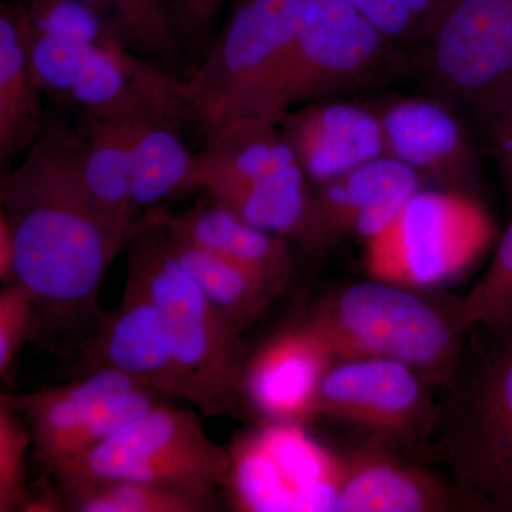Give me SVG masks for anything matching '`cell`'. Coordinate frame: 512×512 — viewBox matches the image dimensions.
<instances>
[{
  "instance_id": "cell-1",
  "label": "cell",
  "mask_w": 512,
  "mask_h": 512,
  "mask_svg": "<svg viewBox=\"0 0 512 512\" xmlns=\"http://www.w3.org/2000/svg\"><path fill=\"white\" fill-rule=\"evenodd\" d=\"M82 161V136L63 121H47L0 183V212L15 241L16 282L36 299L49 332L96 323L104 274L128 241L94 204Z\"/></svg>"
},
{
  "instance_id": "cell-2",
  "label": "cell",
  "mask_w": 512,
  "mask_h": 512,
  "mask_svg": "<svg viewBox=\"0 0 512 512\" xmlns=\"http://www.w3.org/2000/svg\"><path fill=\"white\" fill-rule=\"evenodd\" d=\"M419 458L450 473L471 511L512 512V326L468 329Z\"/></svg>"
},
{
  "instance_id": "cell-3",
  "label": "cell",
  "mask_w": 512,
  "mask_h": 512,
  "mask_svg": "<svg viewBox=\"0 0 512 512\" xmlns=\"http://www.w3.org/2000/svg\"><path fill=\"white\" fill-rule=\"evenodd\" d=\"M316 0H237L220 35L187 80L171 89L205 134L241 119L279 124L299 43Z\"/></svg>"
},
{
  "instance_id": "cell-4",
  "label": "cell",
  "mask_w": 512,
  "mask_h": 512,
  "mask_svg": "<svg viewBox=\"0 0 512 512\" xmlns=\"http://www.w3.org/2000/svg\"><path fill=\"white\" fill-rule=\"evenodd\" d=\"M456 305L431 299L421 289L372 278L323 296L303 322L335 360H399L441 389L466 349L468 330L458 322Z\"/></svg>"
},
{
  "instance_id": "cell-5",
  "label": "cell",
  "mask_w": 512,
  "mask_h": 512,
  "mask_svg": "<svg viewBox=\"0 0 512 512\" xmlns=\"http://www.w3.org/2000/svg\"><path fill=\"white\" fill-rule=\"evenodd\" d=\"M128 241L127 278L156 306L175 355L207 396L210 416H238L245 403L242 379L248 360L241 330L178 264L153 215Z\"/></svg>"
},
{
  "instance_id": "cell-6",
  "label": "cell",
  "mask_w": 512,
  "mask_h": 512,
  "mask_svg": "<svg viewBox=\"0 0 512 512\" xmlns=\"http://www.w3.org/2000/svg\"><path fill=\"white\" fill-rule=\"evenodd\" d=\"M431 86L493 124L512 104V0H443L414 36Z\"/></svg>"
},
{
  "instance_id": "cell-7",
  "label": "cell",
  "mask_w": 512,
  "mask_h": 512,
  "mask_svg": "<svg viewBox=\"0 0 512 512\" xmlns=\"http://www.w3.org/2000/svg\"><path fill=\"white\" fill-rule=\"evenodd\" d=\"M494 238L493 218L476 195L421 188L366 241L365 265L373 279L423 291L466 271Z\"/></svg>"
},
{
  "instance_id": "cell-8",
  "label": "cell",
  "mask_w": 512,
  "mask_h": 512,
  "mask_svg": "<svg viewBox=\"0 0 512 512\" xmlns=\"http://www.w3.org/2000/svg\"><path fill=\"white\" fill-rule=\"evenodd\" d=\"M228 473V450L208 437L200 417L164 403L131 420L55 477L62 487L137 480L217 493Z\"/></svg>"
},
{
  "instance_id": "cell-9",
  "label": "cell",
  "mask_w": 512,
  "mask_h": 512,
  "mask_svg": "<svg viewBox=\"0 0 512 512\" xmlns=\"http://www.w3.org/2000/svg\"><path fill=\"white\" fill-rule=\"evenodd\" d=\"M28 423L35 456L52 476L170 397L111 369L19 396L3 393Z\"/></svg>"
},
{
  "instance_id": "cell-10",
  "label": "cell",
  "mask_w": 512,
  "mask_h": 512,
  "mask_svg": "<svg viewBox=\"0 0 512 512\" xmlns=\"http://www.w3.org/2000/svg\"><path fill=\"white\" fill-rule=\"evenodd\" d=\"M431 389L419 372L399 360H333L320 382L318 416L343 421L373 443L417 457L436 421Z\"/></svg>"
},
{
  "instance_id": "cell-11",
  "label": "cell",
  "mask_w": 512,
  "mask_h": 512,
  "mask_svg": "<svg viewBox=\"0 0 512 512\" xmlns=\"http://www.w3.org/2000/svg\"><path fill=\"white\" fill-rule=\"evenodd\" d=\"M83 352L89 369L120 370L165 396L195 404L210 416L207 396L175 355L156 306L131 279L127 278L120 305L101 312Z\"/></svg>"
},
{
  "instance_id": "cell-12",
  "label": "cell",
  "mask_w": 512,
  "mask_h": 512,
  "mask_svg": "<svg viewBox=\"0 0 512 512\" xmlns=\"http://www.w3.org/2000/svg\"><path fill=\"white\" fill-rule=\"evenodd\" d=\"M409 165L384 156L328 183L312 185L311 207L298 244L320 254L350 237H376L421 190Z\"/></svg>"
},
{
  "instance_id": "cell-13",
  "label": "cell",
  "mask_w": 512,
  "mask_h": 512,
  "mask_svg": "<svg viewBox=\"0 0 512 512\" xmlns=\"http://www.w3.org/2000/svg\"><path fill=\"white\" fill-rule=\"evenodd\" d=\"M332 353L305 322L266 342L245 365L244 402L271 423L302 426L318 416L320 382Z\"/></svg>"
},
{
  "instance_id": "cell-14",
  "label": "cell",
  "mask_w": 512,
  "mask_h": 512,
  "mask_svg": "<svg viewBox=\"0 0 512 512\" xmlns=\"http://www.w3.org/2000/svg\"><path fill=\"white\" fill-rule=\"evenodd\" d=\"M382 121L387 156L450 190L474 194L478 161L457 117L437 100L400 97L373 107Z\"/></svg>"
},
{
  "instance_id": "cell-15",
  "label": "cell",
  "mask_w": 512,
  "mask_h": 512,
  "mask_svg": "<svg viewBox=\"0 0 512 512\" xmlns=\"http://www.w3.org/2000/svg\"><path fill=\"white\" fill-rule=\"evenodd\" d=\"M312 185L387 156L382 121L373 107L345 101L291 110L279 123Z\"/></svg>"
},
{
  "instance_id": "cell-16",
  "label": "cell",
  "mask_w": 512,
  "mask_h": 512,
  "mask_svg": "<svg viewBox=\"0 0 512 512\" xmlns=\"http://www.w3.org/2000/svg\"><path fill=\"white\" fill-rule=\"evenodd\" d=\"M373 443L339 457L333 512L471 511L454 485Z\"/></svg>"
},
{
  "instance_id": "cell-17",
  "label": "cell",
  "mask_w": 512,
  "mask_h": 512,
  "mask_svg": "<svg viewBox=\"0 0 512 512\" xmlns=\"http://www.w3.org/2000/svg\"><path fill=\"white\" fill-rule=\"evenodd\" d=\"M35 28L25 3L0 8V163L26 153L45 130L39 74L33 57Z\"/></svg>"
},
{
  "instance_id": "cell-18",
  "label": "cell",
  "mask_w": 512,
  "mask_h": 512,
  "mask_svg": "<svg viewBox=\"0 0 512 512\" xmlns=\"http://www.w3.org/2000/svg\"><path fill=\"white\" fill-rule=\"evenodd\" d=\"M180 106L171 77L164 76L138 117L131 146V198L137 212L184 191L192 156L174 124Z\"/></svg>"
},
{
  "instance_id": "cell-19",
  "label": "cell",
  "mask_w": 512,
  "mask_h": 512,
  "mask_svg": "<svg viewBox=\"0 0 512 512\" xmlns=\"http://www.w3.org/2000/svg\"><path fill=\"white\" fill-rule=\"evenodd\" d=\"M154 215L171 234L254 272L278 293L291 279L288 239L248 224L215 202L181 215Z\"/></svg>"
},
{
  "instance_id": "cell-20",
  "label": "cell",
  "mask_w": 512,
  "mask_h": 512,
  "mask_svg": "<svg viewBox=\"0 0 512 512\" xmlns=\"http://www.w3.org/2000/svg\"><path fill=\"white\" fill-rule=\"evenodd\" d=\"M151 215L163 229L167 247L178 264L197 282L212 305L241 332L258 319L278 295L261 276L224 256L171 234L157 220L154 212Z\"/></svg>"
},
{
  "instance_id": "cell-21",
  "label": "cell",
  "mask_w": 512,
  "mask_h": 512,
  "mask_svg": "<svg viewBox=\"0 0 512 512\" xmlns=\"http://www.w3.org/2000/svg\"><path fill=\"white\" fill-rule=\"evenodd\" d=\"M67 511L205 512L215 508L210 491L137 480L90 481L62 487Z\"/></svg>"
},
{
  "instance_id": "cell-22",
  "label": "cell",
  "mask_w": 512,
  "mask_h": 512,
  "mask_svg": "<svg viewBox=\"0 0 512 512\" xmlns=\"http://www.w3.org/2000/svg\"><path fill=\"white\" fill-rule=\"evenodd\" d=\"M123 46L171 66L181 52L183 32L170 0H82Z\"/></svg>"
},
{
  "instance_id": "cell-23",
  "label": "cell",
  "mask_w": 512,
  "mask_h": 512,
  "mask_svg": "<svg viewBox=\"0 0 512 512\" xmlns=\"http://www.w3.org/2000/svg\"><path fill=\"white\" fill-rule=\"evenodd\" d=\"M458 322L503 329L512 326V220L498 241L497 251L480 281L457 301Z\"/></svg>"
},
{
  "instance_id": "cell-24",
  "label": "cell",
  "mask_w": 512,
  "mask_h": 512,
  "mask_svg": "<svg viewBox=\"0 0 512 512\" xmlns=\"http://www.w3.org/2000/svg\"><path fill=\"white\" fill-rule=\"evenodd\" d=\"M32 433L25 417L0 396V511H20L28 497L26 453Z\"/></svg>"
},
{
  "instance_id": "cell-25",
  "label": "cell",
  "mask_w": 512,
  "mask_h": 512,
  "mask_svg": "<svg viewBox=\"0 0 512 512\" xmlns=\"http://www.w3.org/2000/svg\"><path fill=\"white\" fill-rule=\"evenodd\" d=\"M42 313L32 293L19 282L0 291V376L8 382L15 372L20 352L30 340L40 338Z\"/></svg>"
},
{
  "instance_id": "cell-26",
  "label": "cell",
  "mask_w": 512,
  "mask_h": 512,
  "mask_svg": "<svg viewBox=\"0 0 512 512\" xmlns=\"http://www.w3.org/2000/svg\"><path fill=\"white\" fill-rule=\"evenodd\" d=\"M393 43L414 39L443 0H343Z\"/></svg>"
},
{
  "instance_id": "cell-27",
  "label": "cell",
  "mask_w": 512,
  "mask_h": 512,
  "mask_svg": "<svg viewBox=\"0 0 512 512\" xmlns=\"http://www.w3.org/2000/svg\"><path fill=\"white\" fill-rule=\"evenodd\" d=\"M185 35L201 40L217 22L224 0H170Z\"/></svg>"
},
{
  "instance_id": "cell-28",
  "label": "cell",
  "mask_w": 512,
  "mask_h": 512,
  "mask_svg": "<svg viewBox=\"0 0 512 512\" xmlns=\"http://www.w3.org/2000/svg\"><path fill=\"white\" fill-rule=\"evenodd\" d=\"M493 156L503 180L508 198L512 201V104L493 123Z\"/></svg>"
},
{
  "instance_id": "cell-29",
  "label": "cell",
  "mask_w": 512,
  "mask_h": 512,
  "mask_svg": "<svg viewBox=\"0 0 512 512\" xmlns=\"http://www.w3.org/2000/svg\"><path fill=\"white\" fill-rule=\"evenodd\" d=\"M0 279L3 285L16 282L15 241L6 215L0 212Z\"/></svg>"
},
{
  "instance_id": "cell-30",
  "label": "cell",
  "mask_w": 512,
  "mask_h": 512,
  "mask_svg": "<svg viewBox=\"0 0 512 512\" xmlns=\"http://www.w3.org/2000/svg\"><path fill=\"white\" fill-rule=\"evenodd\" d=\"M20 511L26 512H57L67 511L66 500H64L63 491H56L55 488H46L39 494L26 497L25 503L20 507Z\"/></svg>"
}]
</instances>
